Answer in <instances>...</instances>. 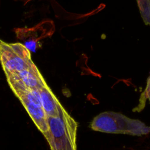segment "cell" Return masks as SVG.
Wrapping results in <instances>:
<instances>
[{
    "mask_svg": "<svg viewBox=\"0 0 150 150\" xmlns=\"http://www.w3.org/2000/svg\"><path fill=\"white\" fill-rule=\"evenodd\" d=\"M45 137L52 150H76L78 124L62 106L57 115L48 116Z\"/></svg>",
    "mask_w": 150,
    "mask_h": 150,
    "instance_id": "1",
    "label": "cell"
},
{
    "mask_svg": "<svg viewBox=\"0 0 150 150\" xmlns=\"http://www.w3.org/2000/svg\"><path fill=\"white\" fill-rule=\"evenodd\" d=\"M90 127L96 131L137 136L146 135L150 132V127L141 121L112 111L99 114L93 120Z\"/></svg>",
    "mask_w": 150,
    "mask_h": 150,
    "instance_id": "2",
    "label": "cell"
},
{
    "mask_svg": "<svg viewBox=\"0 0 150 150\" xmlns=\"http://www.w3.org/2000/svg\"><path fill=\"white\" fill-rule=\"evenodd\" d=\"M0 62L6 77L18 73L33 63L30 51L23 43H8L1 40Z\"/></svg>",
    "mask_w": 150,
    "mask_h": 150,
    "instance_id": "3",
    "label": "cell"
},
{
    "mask_svg": "<svg viewBox=\"0 0 150 150\" xmlns=\"http://www.w3.org/2000/svg\"><path fill=\"white\" fill-rule=\"evenodd\" d=\"M25 107L38 129L45 137L49 131L47 118L40 100L38 89L13 92Z\"/></svg>",
    "mask_w": 150,
    "mask_h": 150,
    "instance_id": "4",
    "label": "cell"
},
{
    "mask_svg": "<svg viewBox=\"0 0 150 150\" xmlns=\"http://www.w3.org/2000/svg\"><path fill=\"white\" fill-rule=\"evenodd\" d=\"M6 79L13 92L38 89L47 84L34 63L18 73L6 76Z\"/></svg>",
    "mask_w": 150,
    "mask_h": 150,
    "instance_id": "5",
    "label": "cell"
},
{
    "mask_svg": "<svg viewBox=\"0 0 150 150\" xmlns=\"http://www.w3.org/2000/svg\"><path fill=\"white\" fill-rule=\"evenodd\" d=\"M42 105L47 116L57 115L62 106L47 84L38 89Z\"/></svg>",
    "mask_w": 150,
    "mask_h": 150,
    "instance_id": "6",
    "label": "cell"
},
{
    "mask_svg": "<svg viewBox=\"0 0 150 150\" xmlns=\"http://www.w3.org/2000/svg\"><path fill=\"white\" fill-rule=\"evenodd\" d=\"M141 16L146 25H150V0H137Z\"/></svg>",
    "mask_w": 150,
    "mask_h": 150,
    "instance_id": "7",
    "label": "cell"
},
{
    "mask_svg": "<svg viewBox=\"0 0 150 150\" xmlns=\"http://www.w3.org/2000/svg\"><path fill=\"white\" fill-rule=\"evenodd\" d=\"M148 98L149 101H150V76L147 80V84H146V88L144 91V93H142L141 96V98H140V103L139 104L138 106L137 107V108H135V110H137V109H139L138 111H139L140 110H141V106L142 104H143V108L144 107L145 105V102L146 101V100Z\"/></svg>",
    "mask_w": 150,
    "mask_h": 150,
    "instance_id": "8",
    "label": "cell"
}]
</instances>
